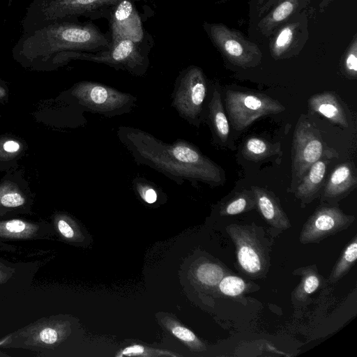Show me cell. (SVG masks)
I'll return each instance as SVG.
<instances>
[{"instance_id": "obj_30", "label": "cell", "mask_w": 357, "mask_h": 357, "mask_svg": "<svg viewBox=\"0 0 357 357\" xmlns=\"http://www.w3.org/2000/svg\"><path fill=\"white\" fill-rule=\"evenodd\" d=\"M345 75L349 79H356L357 76V49L355 39L347 52L344 61Z\"/></svg>"}, {"instance_id": "obj_28", "label": "cell", "mask_w": 357, "mask_h": 357, "mask_svg": "<svg viewBox=\"0 0 357 357\" xmlns=\"http://www.w3.org/2000/svg\"><path fill=\"white\" fill-rule=\"evenodd\" d=\"M25 202L24 197L12 183L0 185V204L6 207H17Z\"/></svg>"}, {"instance_id": "obj_5", "label": "cell", "mask_w": 357, "mask_h": 357, "mask_svg": "<svg viewBox=\"0 0 357 357\" xmlns=\"http://www.w3.org/2000/svg\"><path fill=\"white\" fill-rule=\"evenodd\" d=\"M121 0H32L21 22L22 32L47 23L75 17L106 6H114Z\"/></svg>"}, {"instance_id": "obj_36", "label": "cell", "mask_w": 357, "mask_h": 357, "mask_svg": "<svg viewBox=\"0 0 357 357\" xmlns=\"http://www.w3.org/2000/svg\"><path fill=\"white\" fill-rule=\"evenodd\" d=\"M12 0H9V5H10Z\"/></svg>"}, {"instance_id": "obj_9", "label": "cell", "mask_w": 357, "mask_h": 357, "mask_svg": "<svg viewBox=\"0 0 357 357\" xmlns=\"http://www.w3.org/2000/svg\"><path fill=\"white\" fill-rule=\"evenodd\" d=\"M207 31L215 46L234 65L247 68L260 63L261 53L258 47L239 32L220 24H208Z\"/></svg>"}, {"instance_id": "obj_27", "label": "cell", "mask_w": 357, "mask_h": 357, "mask_svg": "<svg viewBox=\"0 0 357 357\" xmlns=\"http://www.w3.org/2000/svg\"><path fill=\"white\" fill-rule=\"evenodd\" d=\"M294 31L293 24H288L280 31L271 46L273 56L280 58L289 48L294 40Z\"/></svg>"}, {"instance_id": "obj_4", "label": "cell", "mask_w": 357, "mask_h": 357, "mask_svg": "<svg viewBox=\"0 0 357 357\" xmlns=\"http://www.w3.org/2000/svg\"><path fill=\"white\" fill-rule=\"evenodd\" d=\"M257 227L233 223L226 227V231L235 245L239 271L250 278L261 279L268 271L270 257L268 246Z\"/></svg>"}, {"instance_id": "obj_34", "label": "cell", "mask_w": 357, "mask_h": 357, "mask_svg": "<svg viewBox=\"0 0 357 357\" xmlns=\"http://www.w3.org/2000/svg\"><path fill=\"white\" fill-rule=\"evenodd\" d=\"M1 149L6 153H15L20 149V144L17 141L8 139L2 144Z\"/></svg>"}, {"instance_id": "obj_7", "label": "cell", "mask_w": 357, "mask_h": 357, "mask_svg": "<svg viewBox=\"0 0 357 357\" xmlns=\"http://www.w3.org/2000/svg\"><path fill=\"white\" fill-rule=\"evenodd\" d=\"M225 109L234 128L241 131L261 116L280 113L285 107L261 93L227 90Z\"/></svg>"}, {"instance_id": "obj_17", "label": "cell", "mask_w": 357, "mask_h": 357, "mask_svg": "<svg viewBox=\"0 0 357 357\" xmlns=\"http://www.w3.org/2000/svg\"><path fill=\"white\" fill-rule=\"evenodd\" d=\"M207 118L215 136L225 144L229 135V125L225 112L221 95L214 89L207 105Z\"/></svg>"}, {"instance_id": "obj_6", "label": "cell", "mask_w": 357, "mask_h": 357, "mask_svg": "<svg viewBox=\"0 0 357 357\" xmlns=\"http://www.w3.org/2000/svg\"><path fill=\"white\" fill-rule=\"evenodd\" d=\"M70 93L84 109L106 117L130 113L137 100L130 93L92 81L77 83Z\"/></svg>"}, {"instance_id": "obj_12", "label": "cell", "mask_w": 357, "mask_h": 357, "mask_svg": "<svg viewBox=\"0 0 357 357\" xmlns=\"http://www.w3.org/2000/svg\"><path fill=\"white\" fill-rule=\"evenodd\" d=\"M110 26L112 40L127 38L137 43L143 38L141 19L130 0H121L113 6Z\"/></svg>"}, {"instance_id": "obj_21", "label": "cell", "mask_w": 357, "mask_h": 357, "mask_svg": "<svg viewBox=\"0 0 357 357\" xmlns=\"http://www.w3.org/2000/svg\"><path fill=\"white\" fill-rule=\"evenodd\" d=\"M256 208V201L252 190H243L225 202L220 208L222 216L235 215Z\"/></svg>"}, {"instance_id": "obj_2", "label": "cell", "mask_w": 357, "mask_h": 357, "mask_svg": "<svg viewBox=\"0 0 357 357\" xmlns=\"http://www.w3.org/2000/svg\"><path fill=\"white\" fill-rule=\"evenodd\" d=\"M110 42L93 24L60 20L22 32L13 48L18 60L63 61L74 52L107 50Z\"/></svg>"}, {"instance_id": "obj_20", "label": "cell", "mask_w": 357, "mask_h": 357, "mask_svg": "<svg viewBox=\"0 0 357 357\" xmlns=\"http://www.w3.org/2000/svg\"><path fill=\"white\" fill-rule=\"evenodd\" d=\"M357 259V236L343 250L329 275V282L335 283L342 278L355 264Z\"/></svg>"}, {"instance_id": "obj_10", "label": "cell", "mask_w": 357, "mask_h": 357, "mask_svg": "<svg viewBox=\"0 0 357 357\" xmlns=\"http://www.w3.org/2000/svg\"><path fill=\"white\" fill-rule=\"evenodd\" d=\"M70 59L103 63L139 76L146 73L149 65L148 61L140 54L137 43L127 38L111 40L109 49L98 54L75 52L68 56L67 60Z\"/></svg>"}, {"instance_id": "obj_18", "label": "cell", "mask_w": 357, "mask_h": 357, "mask_svg": "<svg viewBox=\"0 0 357 357\" xmlns=\"http://www.w3.org/2000/svg\"><path fill=\"white\" fill-rule=\"evenodd\" d=\"M294 274L301 277L300 283L291 293V301L296 304L307 301L309 296L324 284V279L316 266L299 268Z\"/></svg>"}, {"instance_id": "obj_22", "label": "cell", "mask_w": 357, "mask_h": 357, "mask_svg": "<svg viewBox=\"0 0 357 357\" xmlns=\"http://www.w3.org/2000/svg\"><path fill=\"white\" fill-rule=\"evenodd\" d=\"M225 275L227 272L224 268L213 262L202 263L196 269L197 280L202 284L211 287L218 286Z\"/></svg>"}, {"instance_id": "obj_35", "label": "cell", "mask_w": 357, "mask_h": 357, "mask_svg": "<svg viewBox=\"0 0 357 357\" xmlns=\"http://www.w3.org/2000/svg\"><path fill=\"white\" fill-rule=\"evenodd\" d=\"M6 95L5 91L3 88L0 87V98L4 97Z\"/></svg>"}, {"instance_id": "obj_23", "label": "cell", "mask_w": 357, "mask_h": 357, "mask_svg": "<svg viewBox=\"0 0 357 357\" xmlns=\"http://www.w3.org/2000/svg\"><path fill=\"white\" fill-rule=\"evenodd\" d=\"M218 287L222 295L238 298L248 291L250 284L238 276L227 274L220 280Z\"/></svg>"}, {"instance_id": "obj_3", "label": "cell", "mask_w": 357, "mask_h": 357, "mask_svg": "<svg viewBox=\"0 0 357 357\" xmlns=\"http://www.w3.org/2000/svg\"><path fill=\"white\" fill-rule=\"evenodd\" d=\"M208 84L202 68L190 66L180 72L172 93L171 105L190 124L199 127L204 119Z\"/></svg>"}, {"instance_id": "obj_19", "label": "cell", "mask_w": 357, "mask_h": 357, "mask_svg": "<svg viewBox=\"0 0 357 357\" xmlns=\"http://www.w3.org/2000/svg\"><path fill=\"white\" fill-rule=\"evenodd\" d=\"M243 156L251 161L259 162L275 155L282 153L279 144H271L264 139L250 137L243 143Z\"/></svg>"}, {"instance_id": "obj_32", "label": "cell", "mask_w": 357, "mask_h": 357, "mask_svg": "<svg viewBox=\"0 0 357 357\" xmlns=\"http://www.w3.org/2000/svg\"><path fill=\"white\" fill-rule=\"evenodd\" d=\"M5 229L13 234L21 233L26 229V224L19 220H13L8 221L5 224Z\"/></svg>"}, {"instance_id": "obj_31", "label": "cell", "mask_w": 357, "mask_h": 357, "mask_svg": "<svg viewBox=\"0 0 357 357\" xmlns=\"http://www.w3.org/2000/svg\"><path fill=\"white\" fill-rule=\"evenodd\" d=\"M40 340L46 344H53L57 340V332L53 328H47L39 334Z\"/></svg>"}, {"instance_id": "obj_11", "label": "cell", "mask_w": 357, "mask_h": 357, "mask_svg": "<svg viewBox=\"0 0 357 357\" xmlns=\"http://www.w3.org/2000/svg\"><path fill=\"white\" fill-rule=\"evenodd\" d=\"M354 220V215L344 213L338 206L321 202L303 225L299 241L302 244L319 243L347 229Z\"/></svg>"}, {"instance_id": "obj_26", "label": "cell", "mask_w": 357, "mask_h": 357, "mask_svg": "<svg viewBox=\"0 0 357 357\" xmlns=\"http://www.w3.org/2000/svg\"><path fill=\"white\" fill-rule=\"evenodd\" d=\"M135 191L146 203L152 204L158 199V189L155 183L141 176H136L132 181Z\"/></svg>"}, {"instance_id": "obj_25", "label": "cell", "mask_w": 357, "mask_h": 357, "mask_svg": "<svg viewBox=\"0 0 357 357\" xmlns=\"http://www.w3.org/2000/svg\"><path fill=\"white\" fill-rule=\"evenodd\" d=\"M298 0H284L261 21L262 27L270 29L285 20L296 9Z\"/></svg>"}, {"instance_id": "obj_1", "label": "cell", "mask_w": 357, "mask_h": 357, "mask_svg": "<svg viewBox=\"0 0 357 357\" xmlns=\"http://www.w3.org/2000/svg\"><path fill=\"white\" fill-rule=\"evenodd\" d=\"M119 142L140 165L148 166L178 185L205 183L212 186L223 184L225 172L193 144L177 139L172 143L158 139L149 132L128 126H120Z\"/></svg>"}, {"instance_id": "obj_29", "label": "cell", "mask_w": 357, "mask_h": 357, "mask_svg": "<svg viewBox=\"0 0 357 357\" xmlns=\"http://www.w3.org/2000/svg\"><path fill=\"white\" fill-rule=\"evenodd\" d=\"M177 356L176 354L158 349L146 348L143 345L133 344L126 347L116 356Z\"/></svg>"}, {"instance_id": "obj_24", "label": "cell", "mask_w": 357, "mask_h": 357, "mask_svg": "<svg viewBox=\"0 0 357 357\" xmlns=\"http://www.w3.org/2000/svg\"><path fill=\"white\" fill-rule=\"evenodd\" d=\"M164 324L175 337L185 342L192 349L197 351L205 349L204 345L196 335L190 330L183 326L178 322L172 319H167Z\"/></svg>"}, {"instance_id": "obj_33", "label": "cell", "mask_w": 357, "mask_h": 357, "mask_svg": "<svg viewBox=\"0 0 357 357\" xmlns=\"http://www.w3.org/2000/svg\"><path fill=\"white\" fill-rule=\"evenodd\" d=\"M58 228L61 234L67 238H72L74 236V231L69 224L64 220H59Z\"/></svg>"}, {"instance_id": "obj_8", "label": "cell", "mask_w": 357, "mask_h": 357, "mask_svg": "<svg viewBox=\"0 0 357 357\" xmlns=\"http://www.w3.org/2000/svg\"><path fill=\"white\" fill-rule=\"evenodd\" d=\"M324 150L320 132L304 114H301L292 139L291 192H294L310 166L322 156Z\"/></svg>"}, {"instance_id": "obj_15", "label": "cell", "mask_w": 357, "mask_h": 357, "mask_svg": "<svg viewBox=\"0 0 357 357\" xmlns=\"http://www.w3.org/2000/svg\"><path fill=\"white\" fill-rule=\"evenodd\" d=\"M251 190L255 198L256 208L269 225L281 230H286L291 227L279 199L273 192L255 185L251 187Z\"/></svg>"}, {"instance_id": "obj_13", "label": "cell", "mask_w": 357, "mask_h": 357, "mask_svg": "<svg viewBox=\"0 0 357 357\" xmlns=\"http://www.w3.org/2000/svg\"><path fill=\"white\" fill-rule=\"evenodd\" d=\"M337 156L335 149L326 148L322 156L310 166L293 192L301 204H310L318 197L324 185L327 166L331 160Z\"/></svg>"}, {"instance_id": "obj_37", "label": "cell", "mask_w": 357, "mask_h": 357, "mask_svg": "<svg viewBox=\"0 0 357 357\" xmlns=\"http://www.w3.org/2000/svg\"><path fill=\"white\" fill-rule=\"evenodd\" d=\"M261 1H263L264 0H260Z\"/></svg>"}, {"instance_id": "obj_14", "label": "cell", "mask_w": 357, "mask_h": 357, "mask_svg": "<svg viewBox=\"0 0 357 357\" xmlns=\"http://www.w3.org/2000/svg\"><path fill=\"white\" fill-rule=\"evenodd\" d=\"M357 185L354 162H343L335 167L324 186L321 202L334 204L347 197Z\"/></svg>"}, {"instance_id": "obj_16", "label": "cell", "mask_w": 357, "mask_h": 357, "mask_svg": "<svg viewBox=\"0 0 357 357\" xmlns=\"http://www.w3.org/2000/svg\"><path fill=\"white\" fill-rule=\"evenodd\" d=\"M310 109L318 113L331 123L342 128H347L348 119L343 105L333 91H324L315 93L308 100Z\"/></svg>"}]
</instances>
